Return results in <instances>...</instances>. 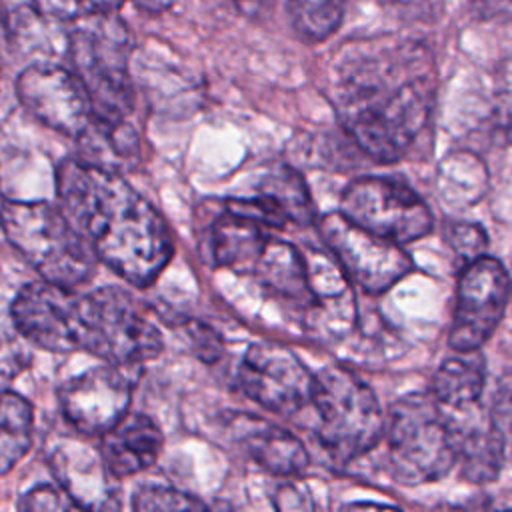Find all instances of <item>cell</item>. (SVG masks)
<instances>
[{"mask_svg": "<svg viewBox=\"0 0 512 512\" xmlns=\"http://www.w3.org/2000/svg\"><path fill=\"white\" fill-rule=\"evenodd\" d=\"M320 234L344 274L370 294L386 292L412 270L402 244L356 226L340 212L322 218Z\"/></svg>", "mask_w": 512, "mask_h": 512, "instance_id": "9c48e42d", "label": "cell"}, {"mask_svg": "<svg viewBox=\"0 0 512 512\" xmlns=\"http://www.w3.org/2000/svg\"><path fill=\"white\" fill-rule=\"evenodd\" d=\"M134 510H202L204 504L180 490L168 486H144L134 494Z\"/></svg>", "mask_w": 512, "mask_h": 512, "instance_id": "83f0119b", "label": "cell"}, {"mask_svg": "<svg viewBox=\"0 0 512 512\" xmlns=\"http://www.w3.org/2000/svg\"><path fill=\"white\" fill-rule=\"evenodd\" d=\"M318 412V438L342 462L374 448L384 432V416L372 388L342 366L314 374L310 400Z\"/></svg>", "mask_w": 512, "mask_h": 512, "instance_id": "8992f818", "label": "cell"}, {"mask_svg": "<svg viewBox=\"0 0 512 512\" xmlns=\"http://www.w3.org/2000/svg\"><path fill=\"white\" fill-rule=\"evenodd\" d=\"M50 18L34 4L14 6L6 14L4 32L8 42L22 52H50Z\"/></svg>", "mask_w": 512, "mask_h": 512, "instance_id": "4316f807", "label": "cell"}, {"mask_svg": "<svg viewBox=\"0 0 512 512\" xmlns=\"http://www.w3.org/2000/svg\"><path fill=\"white\" fill-rule=\"evenodd\" d=\"M510 294H512V292H510Z\"/></svg>", "mask_w": 512, "mask_h": 512, "instance_id": "f35d334b", "label": "cell"}, {"mask_svg": "<svg viewBox=\"0 0 512 512\" xmlns=\"http://www.w3.org/2000/svg\"><path fill=\"white\" fill-rule=\"evenodd\" d=\"M340 214L356 226L396 244L424 238L434 226L430 208L414 190L382 176L352 180L342 192Z\"/></svg>", "mask_w": 512, "mask_h": 512, "instance_id": "ba28073f", "label": "cell"}, {"mask_svg": "<svg viewBox=\"0 0 512 512\" xmlns=\"http://www.w3.org/2000/svg\"><path fill=\"white\" fill-rule=\"evenodd\" d=\"M438 188L450 202H476L486 188V170L474 156H450L438 170Z\"/></svg>", "mask_w": 512, "mask_h": 512, "instance_id": "d4e9b609", "label": "cell"}, {"mask_svg": "<svg viewBox=\"0 0 512 512\" xmlns=\"http://www.w3.org/2000/svg\"><path fill=\"white\" fill-rule=\"evenodd\" d=\"M118 0H88L90 12H102V10H116Z\"/></svg>", "mask_w": 512, "mask_h": 512, "instance_id": "8d00e7d4", "label": "cell"}, {"mask_svg": "<svg viewBox=\"0 0 512 512\" xmlns=\"http://www.w3.org/2000/svg\"><path fill=\"white\" fill-rule=\"evenodd\" d=\"M188 338H190L192 348L198 354V358L208 362V364L216 362L222 356V352H224L220 336L210 326H206V324L190 322L188 324Z\"/></svg>", "mask_w": 512, "mask_h": 512, "instance_id": "1f68e13d", "label": "cell"}, {"mask_svg": "<svg viewBox=\"0 0 512 512\" xmlns=\"http://www.w3.org/2000/svg\"><path fill=\"white\" fill-rule=\"evenodd\" d=\"M56 192L96 258L126 282L146 288L170 262L174 246L164 218L122 174L70 158L58 166Z\"/></svg>", "mask_w": 512, "mask_h": 512, "instance_id": "6da1fadb", "label": "cell"}, {"mask_svg": "<svg viewBox=\"0 0 512 512\" xmlns=\"http://www.w3.org/2000/svg\"><path fill=\"white\" fill-rule=\"evenodd\" d=\"M512 286L506 268L490 256L464 266L456 288V306L448 344L452 350H480L498 328Z\"/></svg>", "mask_w": 512, "mask_h": 512, "instance_id": "8fae6325", "label": "cell"}, {"mask_svg": "<svg viewBox=\"0 0 512 512\" xmlns=\"http://www.w3.org/2000/svg\"><path fill=\"white\" fill-rule=\"evenodd\" d=\"M242 390L276 414H294L312 400L314 374L284 346L252 344L238 368Z\"/></svg>", "mask_w": 512, "mask_h": 512, "instance_id": "4fadbf2b", "label": "cell"}, {"mask_svg": "<svg viewBox=\"0 0 512 512\" xmlns=\"http://www.w3.org/2000/svg\"><path fill=\"white\" fill-rule=\"evenodd\" d=\"M66 52L72 70L88 90L92 114L106 120H126L134 108L128 74L130 32L114 10L86 12L74 20Z\"/></svg>", "mask_w": 512, "mask_h": 512, "instance_id": "277c9868", "label": "cell"}, {"mask_svg": "<svg viewBox=\"0 0 512 512\" xmlns=\"http://www.w3.org/2000/svg\"><path fill=\"white\" fill-rule=\"evenodd\" d=\"M346 0H288V14L296 34L306 42L332 36L344 16Z\"/></svg>", "mask_w": 512, "mask_h": 512, "instance_id": "484cf974", "label": "cell"}, {"mask_svg": "<svg viewBox=\"0 0 512 512\" xmlns=\"http://www.w3.org/2000/svg\"><path fill=\"white\" fill-rule=\"evenodd\" d=\"M236 8L244 14V16H250V18H260L264 16L266 12H270L274 0H234Z\"/></svg>", "mask_w": 512, "mask_h": 512, "instance_id": "e575fe53", "label": "cell"}, {"mask_svg": "<svg viewBox=\"0 0 512 512\" xmlns=\"http://www.w3.org/2000/svg\"><path fill=\"white\" fill-rule=\"evenodd\" d=\"M0 228L42 280L76 288L96 270V254L68 216L40 200H4Z\"/></svg>", "mask_w": 512, "mask_h": 512, "instance_id": "3957f363", "label": "cell"}, {"mask_svg": "<svg viewBox=\"0 0 512 512\" xmlns=\"http://www.w3.org/2000/svg\"><path fill=\"white\" fill-rule=\"evenodd\" d=\"M32 4L50 20L74 22L76 18L90 12L88 0H32Z\"/></svg>", "mask_w": 512, "mask_h": 512, "instance_id": "d6a6232c", "label": "cell"}, {"mask_svg": "<svg viewBox=\"0 0 512 512\" xmlns=\"http://www.w3.org/2000/svg\"><path fill=\"white\" fill-rule=\"evenodd\" d=\"M84 352L138 368L162 352V334L144 306L116 286L84 294Z\"/></svg>", "mask_w": 512, "mask_h": 512, "instance_id": "52a82bcc", "label": "cell"}, {"mask_svg": "<svg viewBox=\"0 0 512 512\" xmlns=\"http://www.w3.org/2000/svg\"><path fill=\"white\" fill-rule=\"evenodd\" d=\"M252 274L270 290L296 302H312L304 256L288 242L268 238Z\"/></svg>", "mask_w": 512, "mask_h": 512, "instance_id": "44dd1931", "label": "cell"}, {"mask_svg": "<svg viewBox=\"0 0 512 512\" xmlns=\"http://www.w3.org/2000/svg\"><path fill=\"white\" fill-rule=\"evenodd\" d=\"M258 192L272 198L288 222H296L302 226L312 222L314 202L302 176L296 170L288 166H278L274 172L264 176Z\"/></svg>", "mask_w": 512, "mask_h": 512, "instance_id": "cb8c5ba5", "label": "cell"}, {"mask_svg": "<svg viewBox=\"0 0 512 512\" xmlns=\"http://www.w3.org/2000/svg\"><path fill=\"white\" fill-rule=\"evenodd\" d=\"M432 100V78L408 54L368 60L344 76L338 118L362 152L394 162L424 130Z\"/></svg>", "mask_w": 512, "mask_h": 512, "instance_id": "7a4b0ae2", "label": "cell"}, {"mask_svg": "<svg viewBox=\"0 0 512 512\" xmlns=\"http://www.w3.org/2000/svg\"><path fill=\"white\" fill-rule=\"evenodd\" d=\"M230 430L250 458L270 474L296 476L308 466L304 444L268 420L252 414H236L230 420Z\"/></svg>", "mask_w": 512, "mask_h": 512, "instance_id": "2e32d148", "label": "cell"}, {"mask_svg": "<svg viewBox=\"0 0 512 512\" xmlns=\"http://www.w3.org/2000/svg\"><path fill=\"white\" fill-rule=\"evenodd\" d=\"M128 2H132L138 8H144L148 12H162V10H168L176 0H128Z\"/></svg>", "mask_w": 512, "mask_h": 512, "instance_id": "d590c367", "label": "cell"}, {"mask_svg": "<svg viewBox=\"0 0 512 512\" xmlns=\"http://www.w3.org/2000/svg\"><path fill=\"white\" fill-rule=\"evenodd\" d=\"M76 138L78 160L94 168L124 174L136 168L140 160L138 134L126 120H106L92 114Z\"/></svg>", "mask_w": 512, "mask_h": 512, "instance_id": "ac0fdd59", "label": "cell"}, {"mask_svg": "<svg viewBox=\"0 0 512 512\" xmlns=\"http://www.w3.org/2000/svg\"><path fill=\"white\" fill-rule=\"evenodd\" d=\"M34 410L26 398L0 390V476L8 474L30 450Z\"/></svg>", "mask_w": 512, "mask_h": 512, "instance_id": "603a6c76", "label": "cell"}, {"mask_svg": "<svg viewBox=\"0 0 512 512\" xmlns=\"http://www.w3.org/2000/svg\"><path fill=\"white\" fill-rule=\"evenodd\" d=\"M388 452L398 482H434L456 464L458 432L434 396L408 394L390 408Z\"/></svg>", "mask_w": 512, "mask_h": 512, "instance_id": "5b68a950", "label": "cell"}, {"mask_svg": "<svg viewBox=\"0 0 512 512\" xmlns=\"http://www.w3.org/2000/svg\"><path fill=\"white\" fill-rule=\"evenodd\" d=\"M484 380L482 354L478 350H456L454 356L438 366L432 380V396L438 404L464 410L480 398Z\"/></svg>", "mask_w": 512, "mask_h": 512, "instance_id": "ffe728a7", "label": "cell"}, {"mask_svg": "<svg viewBox=\"0 0 512 512\" xmlns=\"http://www.w3.org/2000/svg\"><path fill=\"white\" fill-rule=\"evenodd\" d=\"M28 342L14 326V332L0 328V384L14 380L30 362V354L26 350Z\"/></svg>", "mask_w": 512, "mask_h": 512, "instance_id": "f1b7e54d", "label": "cell"}, {"mask_svg": "<svg viewBox=\"0 0 512 512\" xmlns=\"http://www.w3.org/2000/svg\"><path fill=\"white\" fill-rule=\"evenodd\" d=\"M20 104L44 126L78 136L92 118L86 86L70 68L52 62H34L16 78Z\"/></svg>", "mask_w": 512, "mask_h": 512, "instance_id": "7c38bea8", "label": "cell"}, {"mask_svg": "<svg viewBox=\"0 0 512 512\" xmlns=\"http://www.w3.org/2000/svg\"><path fill=\"white\" fill-rule=\"evenodd\" d=\"M50 466L60 482V488L78 508H120L118 490L112 482L118 478L108 470L102 450L98 452L84 440L64 436L52 448Z\"/></svg>", "mask_w": 512, "mask_h": 512, "instance_id": "9a60e30c", "label": "cell"}, {"mask_svg": "<svg viewBox=\"0 0 512 512\" xmlns=\"http://www.w3.org/2000/svg\"><path fill=\"white\" fill-rule=\"evenodd\" d=\"M450 246L454 250V254L464 262V266L480 256L486 254L488 248V238L484 234V230L476 224L470 222H460L454 224L450 228Z\"/></svg>", "mask_w": 512, "mask_h": 512, "instance_id": "f546056e", "label": "cell"}, {"mask_svg": "<svg viewBox=\"0 0 512 512\" xmlns=\"http://www.w3.org/2000/svg\"><path fill=\"white\" fill-rule=\"evenodd\" d=\"M162 432L144 414H124L102 434V456L116 478L150 468L162 450Z\"/></svg>", "mask_w": 512, "mask_h": 512, "instance_id": "e0dca14e", "label": "cell"}, {"mask_svg": "<svg viewBox=\"0 0 512 512\" xmlns=\"http://www.w3.org/2000/svg\"><path fill=\"white\" fill-rule=\"evenodd\" d=\"M2 206H4V200H2V192H0V214H2Z\"/></svg>", "mask_w": 512, "mask_h": 512, "instance_id": "74e56055", "label": "cell"}, {"mask_svg": "<svg viewBox=\"0 0 512 512\" xmlns=\"http://www.w3.org/2000/svg\"><path fill=\"white\" fill-rule=\"evenodd\" d=\"M48 280L26 284L10 306L16 330L38 348L72 352L84 348V294Z\"/></svg>", "mask_w": 512, "mask_h": 512, "instance_id": "30bf717a", "label": "cell"}, {"mask_svg": "<svg viewBox=\"0 0 512 512\" xmlns=\"http://www.w3.org/2000/svg\"><path fill=\"white\" fill-rule=\"evenodd\" d=\"M268 238L264 226L226 210L212 224L210 252L218 266L238 274H252Z\"/></svg>", "mask_w": 512, "mask_h": 512, "instance_id": "d6986e66", "label": "cell"}, {"mask_svg": "<svg viewBox=\"0 0 512 512\" xmlns=\"http://www.w3.org/2000/svg\"><path fill=\"white\" fill-rule=\"evenodd\" d=\"M490 422L504 436L508 446L512 442V388H506L496 396Z\"/></svg>", "mask_w": 512, "mask_h": 512, "instance_id": "836d02e7", "label": "cell"}, {"mask_svg": "<svg viewBox=\"0 0 512 512\" xmlns=\"http://www.w3.org/2000/svg\"><path fill=\"white\" fill-rule=\"evenodd\" d=\"M20 510H42V512H50V510H76L78 506L70 500V496L60 488L48 486V484H40L32 490H28L20 502H18Z\"/></svg>", "mask_w": 512, "mask_h": 512, "instance_id": "4dcf8cb0", "label": "cell"}, {"mask_svg": "<svg viewBox=\"0 0 512 512\" xmlns=\"http://www.w3.org/2000/svg\"><path fill=\"white\" fill-rule=\"evenodd\" d=\"M458 432V430H456ZM506 440L492 422L486 426H472V430L458 432L460 472L470 482H492L506 460Z\"/></svg>", "mask_w": 512, "mask_h": 512, "instance_id": "7402d4cb", "label": "cell"}, {"mask_svg": "<svg viewBox=\"0 0 512 512\" xmlns=\"http://www.w3.org/2000/svg\"><path fill=\"white\" fill-rule=\"evenodd\" d=\"M126 366L90 368L60 388V408L66 422L84 436H102L124 414L132 400V380Z\"/></svg>", "mask_w": 512, "mask_h": 512, "instance_id": "5bb4252c", "label": "cell"}]
</instances>
